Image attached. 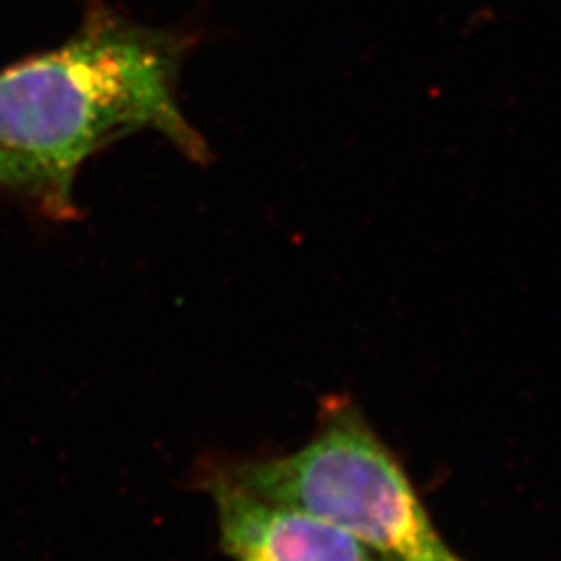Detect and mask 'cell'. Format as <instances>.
<instances>
[{
  "label": "cell",
  "instance_id": "1",
  "mask_svg": "<svg viewBox=\"0 0 561 561\" xmlns=\"http://www.w3.org/2000/svg\"><path fill=\"white\" fill-rule=\"evenodd\" d=\"M194 42L99 9L65 46L0 73V148L41 171L55 215H69L81 162L131 131L154 129L185 159L213 161L178 99Z\"/></svg>",
  "mask_w": 561,
  "mask_h": 561
},
{
  "label": "cell",
  "instance_id": "2",
  "mask_svg": "<svg viewBox=\"0 0 561 561\" xmlns=\"http://www.w3.org/2000/svg\"><path fill=\"white\" fill-rule=\"evenodd\" d=\"M198 470L331 522L387 561H463L435 528L401 461L352 403L333 401L317 433L291 454L204 460Z\"/></svg>",
  "mask_w": 561,
  "mask_h": 561
},
{
  "label": "cell",
  "instance_id": "3",
  "mask_svg": "<svg viewBox=\"0 0 561 561\" xmlns=\"http://www.w3.org/2000/svg\"><path fill=\"white\" fill-rule=\"evenodd\" d=\"M194 477L215 502L219 545L233 561H387L306 510L264 500L202 470Z\"/></svg>",
  "mask_w": 561,
  "mask_h": 561
},
{
  "label": "cell",
  "instance_id": "4",
  "mask_svg": "<svg viewBox=\"0 0 561 561\" xmlns=\"http://www.w3.org/2000/svg\"><path fill=\"white\" fill-rule=\"evenodd\" d=\"M0 183L32 192L34 196L46 202V206H50V213H53L50 190L46 185V180L42 178L41 171L32 162L25 161L23 157L7 148H0Z\"/></svg>",
  "mask_w": 561,
  "mask_h": 561
}]
</instances>
